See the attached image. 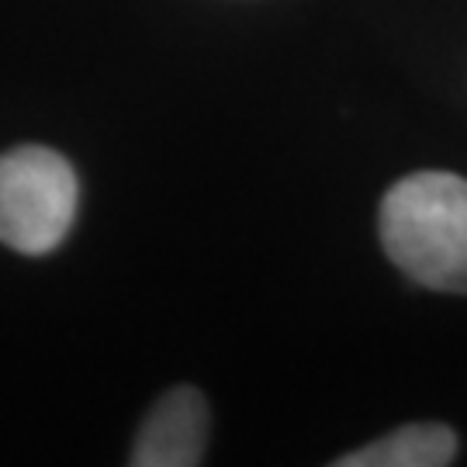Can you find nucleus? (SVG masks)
Wrapping results in <instances>:
<instances>
[{"mask_svg":"<svg viewBox=\"0 0 467 467\" xmlns=\"http://www.w3.org/2000/svg\"><path fill=\"white\" fill-rule=\"evenodd\" d=\"M381 243L412 281L467 295V181L443 170L412 173L384 194Z\"/></svg>","mask_w":467,"mask_h":467,"instance_id":"nucleus-1","label":"nucleus"},{"mask_svg":"<svg viewBox=\"0 0 467 467\" xmlns=\"http://www.w3.org/2000/svg\"><path fill=\"white\" fill-rule=\"evenodd\" d=\"M77 173L59 152L21 146L0 156V243L42 256L67 239L77 215Z\"/></svg>","mask_w":467,"mask_h":467,"instance_id":"nucleus-2","label":"nucleus"},{"mask_svg":"<svg viewBox=\"0 0 467 467\" xmlns=\"http://www.w3.org/2000/svg\"><path fill=\"white\" fill-rule=\"evenodd\" d=\"M208 443V401L194 388H173L152 405L135 436L129 464L135 467H194Z\"/></svg>","mask_w":467,"mask_h":467,"instance_id":"nucleus-3","label":"nucleus"},{"mask_svg":"<svg viewBox=\"0 0 467 467\" xmlns=\"http://www.w3.org/2000/svg\"><path fill=\"white\" fill-rule=\"evenodd\" d=\"M457 457V436L440 422H416L339 457V467H443Z\"/></svg>","mask_w":467,"mask_h":467,"instance_id":"nucleus-4","label":"nucleus"}]
</instances>
